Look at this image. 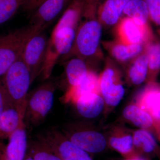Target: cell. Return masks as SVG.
<instances>
[{"label": "cell", "mask_w": 160, "mask_h": 160, "mask_svg": "<svg viewBox=\"0 0 160 160\" xmlns=\"http://www.w3.org/2000/svg\"><path fill=\"white\" fill-rule=\"evenodd\" d=\"M2 78V82L10 102L24 119L26 99L32 81L29 69L22 55Z\"/></svg>", "instance_id": "6da1fadb"}, {"label": "cell", "mask_w": 160, "mask_h": 160, "mask_svg": "<svg viewBox=\"0 0 160 160\" xmlns=\"http://www.w3.org/2000/svg\"><path fill=\"white\" fill-rule=\"evenodd\" d=\"M56 89L55 84L48 81L29 93L24 120L33 126L42 124L53 106Z\"/></svg>", "instance_id": "7a4b0ae2"}, {"label": "cell", "mask_w": 160, "mask_h": 160, "mask_svg": "<svg viewBox=\"0 0 160 160\" xmlns=\"http://www.w3.org/2000/svg\"><path fill=\"white\" fill-rule=\"evenodd\" d=\"M34 34L28 25L0 34V78L21 56L26 43Z\"/></svg>", "instance_id": "3957f363"}, {"label": "cell", "mask_w": 160, "mask_h": 160, "mask_svg": "<svg viewBox=\"0 0 160 160\" xmlns=\"http://www.w3.org/2000/svg\"><path fill=\"white\" fill-rule=\"evenodd\" d=\"M62 160H92L89 153L80 149L57 128H51L37 136V139Z\"/></svg>", "instance_id": "277c9868"}, {"label": "cell", "mask_w": 160, "mask_h": 160, "mask_svg": "<svg viewBox=\"0 0 160 160\" xmlns=\"http://www.w3.org/2000/svg\"><path fill=\"white\" fill-rule=\"evenodd\" d=\"M49 40L44 31L36 33L29 39L23 49L22 59L29 69L32 82L42 71Z\"/></svg>", "instance_id": "5b68a950"}, {"label": "cell", "mask_w": 160, "mask_h": 160, "mask_svg": "<svg viewBox=\"0 0 160 160\" xmlns=\"http://www.w3.org/2000/svg\"><path fill=\"white\" fill-rule=\"evenodd\" d=\"M102 28L94 20L86 21L77 32L72 50L82 57H88L96 51L99 43Z\"/></svg>", "instance_id": "8992f818"}, {"label": "cell", "mask_w": 160, "mask_h": 160, "mask_svg": "<svg viewBox=\"0 0 160 160\" xmlns=\"http://www.w3.org/2000/svg\"><path fill=\"white\" fill-rule=\"evenodd\" d=\"M72 0H46L31 14L28 26L35 34L44 31L61 14Z\"/></svg>", "instance_id": "52a82bcc"}, {"label": "cell", "mask_w": 160, "mask_h": 160, "mask_svg": "<svg viewBox=\"0 0 160 160\" xmlns=\"http://www.w3.org/2000/svg\"><path fill=\"white\" fill-rule=\"evenodd\" d=\"M63 133L80 149L88 153H98L106 149L107 142L100 132L88 129L71 130L66 129Z\"/></svg>", "instance_id": "ba28073f"}, {"label": "cell", "mask_w": 160, "mask_h": 160, "mask_svg": "<svg viewBox=\"0 0 160 160\" xmlns=\"http://www.w3.org/2000/svg\"><path fill=\"white\" fill-rule=\"evenodd\" d=\"M4 148L6 160H24L27 153L28 142L25 123L9 136Z\"/></svg>", "instance_id": "9c48e42d"}, {"label": "cell", "mask_w": 160, "mask_h": 160, "mask_svg": "<svg viewBox=\"0 0 160 160\" xmlns=\"http://www.w3.org/2000/svg\"><path fill=\"white\" fill-rule=\"evenodd\" d=\"M137 105L150 114L154 126L160 129V88H147L139 97Z\"/></svg>", "instance_id": "30bf717a"}, {"label": "cell", "mask_w": 160, "mask_h": 160, "mask_svg": "<svg viewBox=\"0 0 160 160\" xmlns=\"http://www.w3.org/2000/svg\"><path fill=\"white\" fill-rule=\"evenodd\" d=\"M90 93H101L99 78L93 72H88L86 76L76 86L67 90L63 97L65 103H73L83 95Z\"/></svg>", "instance_id": "8fae6325"}, {"label": "cell", "mask_w": 160, "mask_h": 160, "mask_svg": "<svg viewBox=\"0 0 160 160\" xmlns=\"http://www.w3.org/2000/svg\"><path fill=\"white\" fill-rule=\"evenodd\" d=\"M73 103L80 115L86 118H93L102 111L105 102L100 94L90 93L83 95Z\"/></svg>", "instance_id": "7c38bea8"}, {"label": "cell", "mask_w": 160, "mask_h": 160, "mask_svg": "<svg viewBox=\"0 0 160 160\" xmlns=\"http://www.w3.org/2000/svg\"><path fill=\"white\" fill-rule=\"evenodd\" d=\"M23 123L24 118L14 107L5 109L0 115V139L9 138Z\"/></svg>", "instance_id": "4fadbf2b"}, {"label": "cell", "mask_w": 160, "mask_h": 160, "mask_svg": "<svg viewBox=\"0 0 160 160\" xmlns=\"http://www.w3.org/2000/svg\"><path fill=\"white\" fill-rule=\"evenodd\" d=\"M89 71L86 63L81 58H74L67 62L65 64V73L69 85L68 90L78 86Z\"/></svg>", "instance_id": "5bb4252c"}, {"label": "cell", "mask_w": 160, "mask_h": 160, "mask_svg": "<svg viewBox=\"0 0 160 160\" xmlns=\"http://www.w3.org/2000/svg\"><path fill=\"white\" fill-rule=\"evenodd\" d=\"M122 114L125 119L142 129H149L154 126V122L150 114L137 104L126 106Z\"/></svg>", "instance_id": "9a60e30c"}, {"label": "cell", "mask_w": 160, "mask_h": 160, "mask_svg": "<svg viewBox=\"0 0 160 160\" xmlns=\"http://www.w3.org/2000/svg\"><path fill=\"white\" fill-rule=\"evenodd\" d=\"M109 146L125 157V159L138 158L133 145V137L126 133L113 135L109 138Z\"/></svg>", "instance_id": "2e32d148"}, {"label": "cell", "mask_w": 160, "mask_h": 160, "mask_svg": "<svg viewBox=\"0 0 160 160\" xmlns=\"http://www.w3.org/2000/svg\"><path fill=\"white\" fill-rule=\"evenodd\" d=\"M119 34L126 45L141 44L144 38L142 26L137 25L129 18L124 19L121 23Z\"/></svg>", "instance_id": "e0dca14e"}, {"label": "cell", "mask_w": 160, "mask_h": 160, "mask_svg": "<svg viewBox=\"0 0 160 160\" xmlns=\"http://www.w3.org/2000/svg\"><path fill=\"white\" fill-rule=\"evenodd\" d=\"M122 13L141 26L146 24L149 17L148 7L144 0H130L123 9Z\"/></svg>", "instance_id": "ac0fdd59"}, {"label": "cell", "mask_w": 160, "mask_h": 160, "mask_svg": "<svg viewBox=\"0 0 160 160\" xmlns=\"http://www.w3.org/2000/svg\"><path fill=\"white\" fill-rule=\"evenodd\" d=\"M27 153L33 160H62L37 139L32 140L28 142Z\"/></svg>", "instance_id": "d6986e66"}, {"label": "cell", "mask_w": 160, "mask_h": 160, "mask_svg": "<svg viewBox=\"0 0 160 160\" xmlns=\"http://www.w3.org/2000/svg\"><path fill=\"white\" fill-rule=\"evenodd\" d=\"M132 137L135 149H138L145 153H150L155 149L156 140L152 135L146 129L137 130Z\"/></svg>", "instance_id": "ffe728a7"}, {"label": "cell", "mask_w": 160, "mask_h": 160, "mask_svg": "<svg viewBox=\"0 0 160 160\" xmlns=\"http://www.w3.org/2000/svg\"><path fill=\"white\" fill-rule=\"evenodd\" d=\"M147 56L143 55L138 58L129 69V76L134 85L142 84L146 79L148 72Z\"/></svg>", "instance_id": "44dd1931"}, {"label": "cell", "mask_w": 160, "mask_h": 160, "mask_svg": "<svg viewBox=\"0 0 160 160\" xmlns=\"http://www.w3.org/2000/svg\"><path fill=\"white\" fill-rule=\"evenodd\" d=\"M27 0H0V25L14 16Z\"/></svg>", "instance_id": "7402d4cb"}, {"label": "cell", "mask_w": 160, "mask_h": 160, "mask_svg": "<svg viewBox=\"0 0 160 160\" xmlns=\"http://www.w3.org/2000/svg\"><path fill=\"white\" fill-rule=\"evenodd\" d=\"M98 12L101 20L109 25L116 24L120 16L113 0H105L99 8Z\"/></svg>", "instance_id": "603a6c76"}, {"label": "cell", "mask_w": 160, "mask_h": 160, "mask_svg": "<svg viewBox=\"0 0 160 160\" xmlns=\"http://www.w3.org/2000/svg\"><path fill=\"white\" fill-rule=\"evenodd\" d=\"M141 44L118 45L113 47V56L120 61H126L139 53L142 50Z\"/></svg>", "instance_id": "cb8c5ba5"}, {"label": "cell", "mask_w": 160, "mask_h": 160, "mask_svg": "<svg viewBox=\"0 0 160 160\" xmlns=\"http://www.w3.org/2000/svg\"><path fill=\"white\" fill-rule=\"evenodd\" d=\"M124 94L125 89L122 85L113 84L102 95L106 104L111 107H114L120 103Z\"/></svg>", "instance_id": "d4e9b609"}, {"label": "cell", "mask_w": 160, "mask_h": 160, "mask_svg": "<svg viewBox=\"0 0 160 160\" xmlns=\"http://www.w3.org/2000/svg\"><path fill=\"white\" fill-rule=\"evenodd\" d=\"M148 68L150 71H157L160 68V44L155 43L149 46L147 52Z\"/></svg>", "instance_id": "484cf974"}, {"label": "cell", "mask_w": 160, "mask_h": 160, "mask_svg": "<svg viewBox=\"0 0 160 160\" xmlns=\"http://www.w3.org/2000/svg\"><path fill=\"white\" fill-rule=\"evenodd\" d=\"M114 72L112 69H106L99 79L100 92L102 95L106 92L107 90L112 86L113 83Z\"/></svg>", "instance_id": "4316f807"}, {"label": "cell", "mask_w": 160, "mask_h": 160, "mask_svg": "<svg viewBox=\"0 0 160 160\" xmlns=\"http://www.w3.org/2000/svg\"><path fill=\"white\" fill-rule=\"evenodd\" d=\"M146 2L149 16L152 19L160 25V0H144Z\"/></svg>", "instance_id": "83f0119b"}, {"label": "cell", "mask_w": 160, "mask_h": 160, "mask_svg": "<svg viewBox=\"0 0 160 160\" xmlns=\"http://www.w3.org/2000/svg\"><path fill=\"white\" fill-rule=\"evenodd\" d=\"M11 106H13L8 97L2 81H0V115L5 109Z\"/></svg>", "instance_id": "f1b7e54d"}, {"label": "cell", "mask_w": 160, "mask_h": 160, "mask_svg": "<svg viewBox=\"0 0 160 160\" xmlns=\"http://www.w3.org/2000/svg\"><path fill=\"white\" fill-rule=\"evenodd\" d=\"M46 0H27L23 6V9L27 13H32L36 10L41 4Z\"/></svg>", "instance_id": "f546056e"}, {"label": "cell", "mask_w": 160, "mask_h": 160, "mask_svg": "<svg viewBox=\"0 0 160 160\" xmlns=\"http://www.w3.org/2000/svg\"><path fill=\"white\" fill-rule=\"evenodd\" d=\"M130 0H113L115 5L120 16L122 13L123 9Z\"/></svg>", "instance_id": "4dcf8cb0"}, {"label": "cell", "mask_w": 160, "mask_h": 160, "mask_svg": "<svg viewBox=\"0 0 160 160\" xmlns=\"http://www.w3.org/2000/svg\"><path fill=\"white\" fill-rule=\"evenodd\" d=\"M5 145L0 142V160H6L4 154V148Z\"/></svg>", "instance_id": "1f68e13d"}, {"label": "cell", "mask_w": 160, "mask_h": 160, "mask_svg": "<svg viewBox=\"0 0 160 160\" xmlns=\"http://www.w3.org/2000/svg\"><path fill=\"white\" fill-rule=\"evenodd\" d=\"M24 160H33L32 159V158L27 153H26V157H25V158Z\"/></svg>", "instance_id": "d6a6232c"}, {"label": "cell", "mask_w": 160, "mask_h": 160, "mask_svg": "<svg viewBox=\"0 0 160 160\" xmlns=\"http://www.w3.org/2000/svg\"><path fill=\"white\" fill-rule=\"evenodd\" d=\"M123 160H143L142 159H140L138 158H135V159H125Z\"/></svg>", "instance_id": "836d02e7"}]
</instances>
